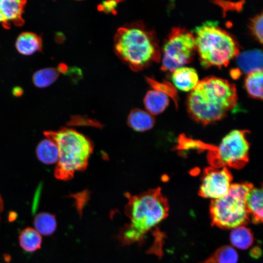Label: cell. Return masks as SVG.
I'll list each match as a JSON object with an SVG mask.
<instances>
[{"label": "cell", "instance_id": "obj_1", "mask_svg": "<svg viewBox=\"0 0 263 263\" xmlns=\"http://www.w3.org/2000/svg\"><path fill=\"white\" fill-rule=\"evenodd\" d=\"M235 85L214 76L199 81L187 98L189 116L205 126L225 117L237 105Z\"/></svg>", "mask_w": 263, "mask_h": 263}, {"label": "cell", "instance_id": "obj_2", "mask_svg": "<svg viewBox=\"0 0 263 263\" xmlns=\"http://www.w3.org/2000/svg\"><path fill=\"white\" fill-rule=\"evenodd\" d=\"M126 196L125 212L130 223L121 230L119 238L124 244L140 242L149 230L168 216L169 203L160 188Z\"/></svg>", "mask_w": 263, "mask_h": 263}, {"label": "cell", "instance_id": "obj_3", "mask_svg": "<svg viewBox=\"0 0 263 263\" xmlns=\"http://www.w3.org/2000/svg\"><path fill=\"white\" fill-rule=\"evenodd\" d=\"M114 44L116 55L135 72L142 70L161 58L154 31L141 21L119 27L114 36Z\"/></svg>", "mask_w": 263, "mask_h": 263}, {"label": "cell", "instance_id": "obj_4", "mask_svg": "<svg viewBox=\"0 0 263 263\" xmlns=\"http://www.w3.org/2000/svg\"><path fill=\"white\" fill-rule=\"evenodd\" d=\"M191 32L201 64L205 68L226 67L240 53L236 39L220 27L217 21H206Z\"/></svg>", "mask_w": 263, "mask_h": 263}, {"label": "cell", "instance_id": "obj_5", "mask_svg": "<svg viewBox=\"0 0 263 263\" xmlns=\"http://www.w3.org/2000/svg\"><path fill=\"white\" fill-rule=\"evenodd\" d=\"M44 134L55 142L58 148V159L54 170L57 179L69 180L76 171L84 170L87 168L93 146L86 136L67 128L57 131H45Z\"/></svg>", "mask_w": 263, "mask_h": 263}, {"label": "cell", "instance_id": "obj_6", "mask_svg": "<svg viewBox=\"0 0 263 263\" xmlns=\"http://www.w3.org/2000/svg\"><path fill=\"white\" fill-rule=\"evenodd\" d=\"M252 184L247 182L231 184L223 196L212 200L209 206L211 225L229 229L247 225L250 221L245 199Z\"/></svg>", "mask_w": 263, "mask_h": 263}, {"label": "cell", "instance_id": "obj_7", "mask_svg": "<svg viewBox=\"0 0 263 263\" xmlns=\"http://www.w3.org/2000/svg\"><path fill=\"white\" fill-rule=\"evenodd\" d=\"M248 132L234 130L223 138L218 147L209 145L207 160L211 167L243 168L249 160L250 145L246 138Z\"/></svg>", "mask_w": 263, "mask_h": 263}, {"label": "cell", "instance_id": "obj_8", "mask_svg": "<svg viewBox=\"0 0 263 263\" xmlns=\"http://www.w3.org/2000/svg\"><path fill=\"white\" fill-rule=\"evenodd\" d=\"M195 52L192 33L185 28H172L163 45L161 70L173 72L190 63Z\"/></svg>", "mask_w": 263, "mask_h": 263}, {"label": "cell", "instance_id": "obj_9", "mask_svg": "<svg viewBox=\"0 0 263 263\" xmlns=\"http://www.w3.org/2000/svg\"><path fill=\"white\" fill-rule=\"evenodd\" d=\"M233 177L226 167L205 169L198 194L212 200L219 198L229 190Z\"/></svg>", "mask_w": 263, "mask_h": 263}, {"label": "cell", "instance_id": "obj_10", "mask_svg": "<svg viewBox=\"0 0 263 263\" xmlns=\"http://www.w3.org/2000/svg\"><path fill=\"white\" fill-rule=\"evenodd\" d=\"M26 3V0H0V10L5 20L4 27L9 28L11 22L17 26L24 23L22 16Z\"/></svg>", "mask_w": 263, "mask_h": 263}, {"label": "cell", "instance_id": "obj_11", "mask_svg": "<svg viewBox=\"0 0 263 263\" xmlns=\"http://www.w3.org/2000/svg\"><path fill=\"white\" fill-rule=\"evenodd\" d=\"M236 58L240 70L245 74L263 71V52L259 49L243 52Z\"/></svg>", "mask_w": 263, "mask_h": 263}, {"label": "cell", "instance_id": "obj_12", "mask_svg": "<svg viewBox=\"0 0 263 263\" xmlns=\"http://www.w3.org/2000/svg\"><path fill=\"white\" fill-rule=\"evenodd\" d=\"M171 79L177 89L185 92L192 90L199 81L196 71L187 67H182L175 70L172 74Z\"/></svg>", "mask_w": 263, "mask_h": 263}, {"label": "cell", "instance_id": "obj_13", "mask_svg": "<svg viewBox=\"0 0 263 263\" xmlns=\"http://www.w3.org/2000/svg\"><path fill=\"white\" fill-rule=\"evenodd\" d=\"M263 189L252 188L248 192L245 205L247 211L251 218V221L255 224L263 222Z\"/></svg>", "mask_w": 263, "mask_h": 263}, {"label": "cell", "instance_id": "obj_14", "mask_svg": "<svg viewBox=\"0 0 263 263\" xmlns=\"http://www.w3.org/2000/svg\"><path fill=\"white\" fill-rule=\"evenodd\" d=\"M15 46L17 51L23 55H31L42 48L41 38L31 32H24L18 37Z\"/></svg>", "mask_w": 263, "mask_h": 263}, {"label": "cell", "instance_id": "obj_15", "mask_svg": "<svg viewBox=\"0 0 263 263\" xmlns=\"http://www.w3.org/2000/svg\"><path fill=\"white\" fill-rule=\"evenodd\" d=\"M169 101L167 95L154 89L149 91L144 99L147 112L152 115L162 113L169 105Z\"/></svg>", "mask_w": 263, "mask_h": 263}, {"label": "cell", "instance_id": "obj_16", "mask_svg": "<svg viewBox=\"0 0 263 263\" xmlns=\"http://www.w3.org/2000/svg\"><path fill=\"white\" fill-rule=\"evenodd\" d=\"M128 125L135 131L143 132L151 129L155 123L153 115L140 109L132 110L128 117Z\"/></svg>", "mask_w": 263, "mask_h": 263}, {"label": "cell", "instance_id": "obj_17", "mask_svg": "<svg viewBox=\"0 0 263 263\" xmlns=\"http://www.w3.org/2000/svg\"><path fill=\"white\" fill-rule=\"evenodd\" d=\"M36 153L38 159L45 164L56 163L58 159V150L56 144L51 139L47 138L38 144Z\"/></svg>", "mask_w": 263, "mask_h": 263}, {"label": "cell", "instance_id": "obj_18", "mask_svg": "<svg viewBox=\"0 0 263 263\" xmlns=\"http://www.w3.org/2000/svg\"><path fill=\"white\" fill-rule=\"evenodd\" d=\"M229 239L233 246L243 250L248 249L254 242V236L251 230L244 225L232 229Z\"/></svg>", "mask_w": 263, "mask_h": 263}, {"label": "cell", "instance_id": "obj_19", "mask_svg": "<svg viewBox=\"0 0 263 263\" xmlns=\"http://www.w3.org/2000/svg\"><path fill=\"white\" fill-rule=\"evenodd\" d=\"M19 243L21 248L27 252H34L41 248V235L34 228L27 227L19 236Z\"/></svg>", "mask_w": 263, "mask_h": 263}, {"label": "cell", "instance_id": "obj_20", "mask_svg": "<svg viewBox=\"0 0 263 263\" xmlns=\"http://www.w3.org/2000/svg\"><path fill=\"white\" fill-rule=\"evenodd\" d=\"M34 228L41 235L49 236L56 230L57 223L54 215L48 212L37 214L34 219Z\"/></svg>", "mask_w": 263, "mask_h": 263}, {"label": "cell", "instance_id": "obj_21", "mask_svg": "<svg viewBox=\"0 0 263 263\" xmlns=\"http://www.w3.org/2000/svg\"><path fill=\"white\" fill-rule=\"evenodd\" d=\"M238 258V253L232 246L223 245L200 263H237Z\"/></svg>", "mask_w": 263, "mask_h": 263}, {"label": "cell", "instance_id": "obj_22", "mask_svg": "<svg viewBox=\"0 0 263 263\" xmlns=\"http://www.w3.org/2000/svg\"><path fill=\"white\" fill-rule=\"evenodd\" d=\"M263 71L253 72L247 75L244 85L250 97L263 99Z\"/></svg>", "mask_w": 263, "mask_h": 263}, {"label": "cell", "instance_id": "obj_23", "mask_svg": "<svg viewBox=\"0 0 263 263\" xmlns=\"http://www.w3.org/2000/svg\"><path fill=\"white\" fill-rule=\"evenodd\" d=\"M59 72L57 68L48 67L36 71L33 75L34 85L38 88H45L52 85L58 78Z\"/></svg>", "mask_w": 263, "mask_h": 263}, {"label": "cell", "instance_id": "obj_24", "mask_svg": "<svg viewBox=\"0 0 263 263\" xmlns=\"http://www.w3.org/2000/svg\"><path fill=\"white\" fill-rule=\"evenodd\" d=\"M146 80L153 89L160 91L171 97L174 100L175 104L177 107L178 96L177 91L172 84L166 81L160 82L150 77H146Z\"/></svg>", "mask_w": 263, "mask_h": 263}, {"label": "cell", "instance_id": "obj_25", "mask_svg": "<svg viewBox=\"0 0 263 263\" xmlns=\"http://www.w3.org/2000/svg\"><path fill=\"white\" fill-rule=\"evenodd\" d=\"M263 15L261 12L250 20L248 27L252 35L261 43H263Z\"/></svg>", "mask_w": 263, "mask_h": 263}, {"label": "cell", "instance_id": "obj_26", "mask_svg": "<svg viewBox=\"0 0 263 263\" xmlns=\"http://www.w3.org/2000/svg\"><path fill=\"white\" fill-rule=\"evenodd\" d=\"M215 3L221 7L223 10L224 15L228 10L240 11L243 8L244 1L238 2H231L227 1L216 0L213 1Z\"/></svg>", "mask_w": 263, "mask_h": 263}, {"label": "cell", "instance_id": "obj_27", "mask_svg": "<svg viewBox=\"0 0 263 263\" xmlns=\"http://www.w3.org/2000/svg\"><path fill=\"white\" fill-rule=\"evenodd\" d=\"M121 1L118 0L102 1L98 5L97 9L99 11L115 15L116 13V8L117 4Z\"/></svg>", "mask_w": 263, "mask_h": 263}, {"label": "cell", "instance_id": "obj_28", "mask_svg": "<svg viewBox=\"0 0 263 263\" xmlns=\"http://www.w3.org/2000/svg\"><path fill=\"white\" fill-rule=\"evenodd\" d=\"M23 93V91L22 89L19 87L16 86L12 90L13 94L17 97L20 96Z\"/></svg>", "mask_w": 263, "mask_h": 263}, {"label": "cell", "instance_id": "obj_29", "mask_svg": "<svg viewBox=\"0 0 263 263\" xmlns=\"http://www.w3.org/2000/svg\"><path fill=\"white\" fill-rule=\"evenodd\" d=\"M59 73L65 74L68 70V66L64 63H60L57 68Z\"/></svg>", "mask_w": 263, "mask_h": 263}, {"label": "cell", "instance_id": "obj_30", "mask_svg": "<svg viewBox=\"0 0 263 263\" xmlns=\"http://www.w3.org/2000/svg\"><path fill=\"white\" fill-rule=\"evenodd\" d=\"M231 75V76L232 77H233L234 78H237L238 77H239L240 76V70H239V69H237V70H232L231 71V73H230Z\"/></svg>", "mask_w": 263, "mask_h": 263}, {"label": "cell", "instance_id": "obj_31", "mask_svg": "<svg viewBox=\"0 0 263 263\" xmlns=\"http://www.w3.org/2000/svg\"><path fill=\"white\" fill-rule=\"evenodd\" d=\"M4 204L2 198L0 194V215L1 213L3 210Z\"/></svg>", "mask_w": 263, "mask_h": 263}, {"label": "cell", "instance_id": "obj_32", "mask_svg": "<svg viewBox=\"0 0 263 263\" xmlns=\"http://www.w3.org/2000/svg\"><path fill=\"white\" fill-rule=\"evenodd\" d=\"M0 22L2 23L3 26L4 25L5 20L2 15V13L0 10Z\"/></svg>", "mask_w": 263, "mask_h": 263}, {"label": "cell", "instance_id": "obj_33", "mask_svg": "<svg viewBox=\"0 0 263 263\" xmlns=\"http://www.w3.org/2000/svg\"><path fill=\"white\" fill-rule=\"evenodd\" d=\"M0 263H1L0 262Z\"/></svg>", "mask_w": 263, "mask_h": 263}]
</instances>
